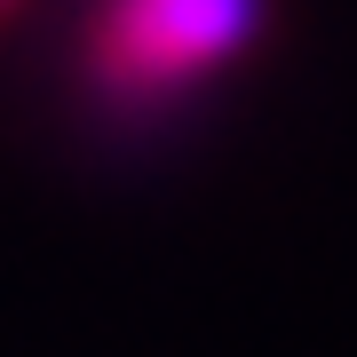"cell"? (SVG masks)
<instances>
[{"label": "cell", "mask_w": 357, "mask_h": 357, "mask_svg": "<svg viewBox=\"0 0 357 357\" xmlns=\"http://www.w3.org/2000/svg\"><path fill=\"white\" fill-rule=\"evenodd\" d=\"M262 32V0H103L96 72L128 96H167L222 72Z\"/></svg>", "instance_id": "cell-1"}, {"label": "cell", "mask_w": 357, "mask_h": 357, "mask_svg": "<svg viewBox=\"0 0 357 357\" xmlns=\"http://www.w3.org/2000/svg\"><path fill=\"white\" fill-rule=\"evenodd\" d=\"M8 8H16V0H0V16H8Z\"/></svg>", "instance_id": "cell-2"}]
</instances>
